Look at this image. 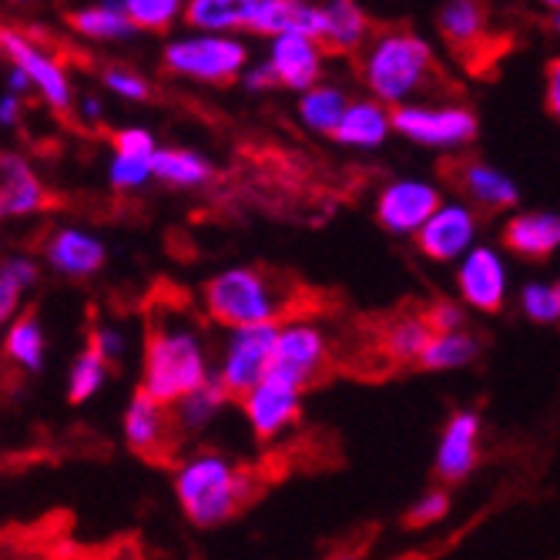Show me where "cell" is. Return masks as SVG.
I'll return each mask as SVG.
<instances>
[{"mask_svg":"<svg viewBox=\"0 0 560 560\" xmlns=\"http://www.w3.org/2000/svg\"><path fill=\"white\" fill-rule=\"evenodd\" d=\"M209 380H212L209 349L198 326L172 313L151 319L144 336V373L138 393L172 410L178 399H185Z\"/></svg>","mask_w":560,"mask_h":560,"instance_id":"obj_1","label":"cell"},{"mask_svg":"<svg viewBox=\"0 0 560 560\" xmlns=\"http://www.w3.org/2000/svg\"><path fill=\"white\" fill-rule=\"evenodd\" d=\"M175 497L195 527H219L248 503L252 477L225 453H191L175 470Z\"/></svg>","mask_w":560,"mask_h":560,"instance_id":"obj_2","label":"cell"},{"mask_svg":"<svg viewBox=\"0 0 560 560\" xmlns=\"http://www.w3.org/2000/svg\"><path fill=\"white\" fill-rule=\"evenodd\" d=\"M433 47L410 31H383L370 40L363 58V81L383 108H402L430 84Z\"/></svg>","mask_w":560,"mask_h":560,"instance_id":"obj_3","label":"cell"},{"mask_svg":"<svg viewBox=\"0 0 560 560\" xmlns=\"http://www.w3.org/2000/svg\"><path fill=\"white\" fill-rule=\"evenodd\" d=\"M206 313L222 329H252V326H279L285 316V295L272 276L259 269H225L206 282L201 292Z\"/></svg>","mask_w":560,"mask_h":560,"instance_id":"obj_4","label":"cell"},{"mask_svg":"<svg viewBox=\"0 0 560 560\" xmlns=\"http://www.w3.org/2000/svg\"><path fill=\"white\" fill-rule=\"evenodd\" d=\"M248 65V47L238 34H188L165 47V68L188 81L229 84Z\"/></svg>","mask_w":560,"mask_h":560,"instance_id":"obj_5","label":"cell"},{"mask_svg":"<svg viewBox=\"0 0 560 560\" xmlns=\"http://www.w3.org/2000/svg\"><path fill=\"white\" fill-rule=\"evenodd\" d=\"M326 360H329V339L316 323H305V319L279 323L269 376H276L302 393L305 386H313L323 376Z\"/></svg>","mask_w":560,"mask_h":560,"instance_id":"obj_6","label":"cell"},{"mask_svg":"<svg viewBox=\"0 0 560 560\" xmlns=\"http://www.w3.org/2000/svg\"><path fill=\"white\" fill-rule=\"evenodd\" d=\"M276 329L279 326H252L235 329L225 339L219 370L212 373L219 386L232 396H245L252 386H259L272 370V349H276Z\"/></svg>","mask_w":560,"mask_h":560,"instance_id":"obj_7","label":"cell"},{"mask_svg":"<svg viewBox=\"0 0 560 560\" xmlns=\"http://www.w3.org/2000/svg\"><path fill=\"white\" fill-rule=\"evenodd\" d=\"M389 121L393 131L427 148H460L470 144L477 135L474 112L460 105H417V101H410V105L393 108Z\"/></svg>","mask_w":560,"mask_h":560,"instance_id":"obj_8","label":"cell"},{"mask_svg":"<svg viewBox=\"0 0 560 560\" xmlns=\"http://www.w3.org/2000/svg\"><path fill=\"white\" fill-rule=\"evenodd\" d=\"M0 50H4L11 58V68H18L31 81V88L50 108H58V112L71 108V78L58 58H50L40 44H34L21 31H0Z\"/></svg>","mask_w":560,"mask_h":560,"instance_id":"obj_9","label":"cell"},{"mask_svg":"<svg viewBox=\"0 0 560 560\" xmlns=\"http://www.w3.org/2000/svg\"><path fill=\"white\" fill-rule=\"evenodd\" d=\"M440 188L420 178H396L376 198V219L393 235H417L440 209Z\"/></svg>","mask_w":560,"mask_h":560,"instance_id":"obj_10","label":"cell"},{"mask_svg":"<svg viewBox=\"0 0 560 560\" xmlns=\"http://www.w3.org/2000/svg\"><path fill=\"white\" fill-rule=\"evenodd\" d=\"M417 245L433 262H456L477 245V215L464 201H440V209L417 232Z\"/></svg>","mask_w":560,"mask_h":560,"instance_id":"obj_11","label":"cell"},{"mask_svg":"<svg viewBox=\"0 0 560 560\" xmlns=\"http://www.w3.org/2000/svg\"><path fill=\"white\" fill-rule=\"evenodd\" d=\"M242 413L259 440H276L289 427L299 423L302 413V393L276 376H266L259 386H252L242 396Z\"/></svg>","mask_w":560,"mask_h":560,"instance_id":"obj_12","label":"cell"},{"mask_svg":"<svg viewBox=\"0 0 560 560\" xmlns=\"http://www.w3.org/2000/svg\"><path fill=\"white\" fill-rule=\"evenodd\" d=\"M266 61L276 71L279 88L305 94V91L316 88L323 81L326 50L316 40H310V37H302L295 31H285V34L269 40V58Z\"/></svg>","mask_w":560,"mask_h":560,"instance_id":"obj_13","label":"cell"},{"mask_svg":"<svg viewBox=\"0 0 560 560\" xmlns=\"http://www.w3.org/2000/svg\"><path fill=\"white\" fill-rule=\"evenodd\" d=\"M456 285L474 310L500 313L506 302V266L500 252L490 245H474L460 262V272H456Z\"/></svg>","mask_w":560,"mask_h":560,"instance_id":"obj_14","label":"cell"},{"mask_svg":"<svg viewBox=\"0 0 560 560\" xmlns=\"http://www.w3.org/2000/svg\"><path fill=\"white\" fill-rule=\"evenodd\" d=\"M44 262L65 279H88L105 269L108 248L88 229H58L44 242Z\"/></svg>","mask_w":560,"mask_h":560,"instance_id":"obj_15","label":"cell"},{"mask_svg":"<svg viewBox=\"0 0 560 560\" xmlns=\"http://www.w3.org/2000/svg\"><path fill=\"white\" fill-rule=\"evenodd\" d=\"M125 440L135 453L141 456H162L172 453V446L178 443V433H175V423H172V413L168 406H159L155 399H148L144 393H135V399L128 402L125 410Z\"/></svg>","mask_w":560,"mask_h":560,"instance_id":"obj_16","label":"cell"},{"mask_svg":"<svg viewBox=\"0 0 560 560\" xmlns=\"http://www.w3.org/2000/svg\"><path fill=\"white\" fill-rule=\"evenodd\" d=\"M480 456V417L474 410L453 413L443 427L440 446H436V474L446 483H456L470 477Z\"/></svg>","mask_w":560,"mask_h":560,"instance_id":"obj_17","label":"cell"},{"mask_svg":"<svg viewBox=\"0 0 560 560\" xmlns=\"http://www.w3.org/2000/svg\"><path fill=\"white\" fill-rule=\"evenodd\" d=\"M47 206V188L34 165L14 151L0 155V219H24Z\"/></svg>","mask_w":560,"mask_h":560,"instance_id":"obj_18","label":"cell"},{"mask_svg":"<svg viewBox=\"0 0 560 560\" xmlns=\"http://www.w3.org/2000/svg\"><path fill=\"white\" fill-rule=\"evenodd\" d=\"M503 245L524 259H550L560 245V215L557 212H524L503 229Z\"/></svg>","mask_w":560,"mask_h":560,"instance_id":"obj_19","label":"cell"},{"mask_svg":"<svg viewBox=\"0 0 560 560\" xmlns=\"http://www.w3.org/2000/svg\"><path fill=\"white\" fill-rule=\"evenodd\" d=\"M389 131H393L389 108H383L373 97H360V101L349 97L332 138L346 148H380L389 138Z\"/></svg>","mask_w":560,"mask_h":560,"instance_id":"obj_20","label":"cell"},{"mask_svg":"<svg viewBox=\"0 0 560 560\" xmlns=\"http://www.w3.org/2000/svg\"><path fill=\"white\" fill-rule=\"evenodd\" d=\"M370 40V18L363 14L360 4L349 0H332V4H319V47L339 50H360Z\"/></svg>","mask_w":560,"mask_h":560,"instance_id":"obj_21","label":"cell"},{"mask_svg":"<svg viewBox=\"0 0 560 560\" xmlns=\"http://www.w3.org/2000/svg\"><path fill=\"white\" fill-rule=\"evenodd\" d=\"M460 185H464V191L477 201V206H483V209H490V212L514 209V206H517V198H521L517 182H514L511 175H506V172L487 165V162H467V165L460 168Z\"/></svg>","mask_w":560,"mask_h":560,"instance_id":"obj_22","label":"cell"},{"mask_svg":"<svg viewBox=\"0 0 560 560\" xmlns=\"http://www.w3.org/2000/svg\"><path fill=\"white\" fill-rule=\"evenodd\" d=\"M151 178H159L172 188H201L215 178V168L206 155L188 148H159L151 155Z\"/></svg>","mask_w":560,"mask_h":560,"instance_id":"obj_23","label":"cell"},{"mask_svg":"<svg viewBox=\"0 0 560 560\" xmlns=\"http://www.w3.org/2000/svg\"><path fill=\"white\" fill-rule=\"evenodd\" d=\"M225 402H229V393L212 376L209 383H201L195 393H188L185 399H178L172 410H168L172 413V423H175V433L178 436H191L198 430H206L222 413Z\"/></svg>","mask_w":560,"mask_h":560,"instance_id":"obj_24","label":"cell"},{"mask_svg":"<svg viewBox=\"0 0 560 560\" xmlns=\"http://www.w3.org/2000/svg\"><path fill=\"white\" fill-rule=\"evenodd\" d=\"M480 355V339L474 332H440L430 336L423 355H420V366L433 370V373H450V370H464L470 366Z\"/></svg>","mask_w":560,"mask_h":560,"instance_id":"obj_25","label":"cell"},{"mask_svg":"<svg viewBox=\"0 0 560 560\" xmlns=\"http://www.w3.org/2000/svg\"><path fill=\"white\" fill-rule=\"evenodd\" d=\"M346 105H349V94L342 88L319 81L316 88H310V91L302 94L299 118H302L305 128L316 131V135H332L339 118H342V112H346Z\"/></svg>","mask_w":560,"mask_h":560,"instance_id":"obj_26","label":"cell"},{"mask_svg":"<svg viewBox=\"0 0 560 560\" xmlns=\"http://www.w3.org/2000/svg\"><path fill=\"white\" fill-rule=\"evenodd\" d=\"M4 360L18 363L27 373H40L44 370V355H47V336L40 329V323L34 316H18L8 326V339L0 346Z\"/></svg>","mask_w":560,"mask_h":560,"instance_id":"obj_27","label":"cell"},{"mask_svg":"<svg viewBox=\"0 0 560 560\" xmlns=\"http://www.w3.org/2000/svg\"><path fill=\"white\" fill-rule=\"evenodd\" d=\"M71 27L91 40H125L135 34V27L128 24L125 18V8L121 0L118 4H112V0H105V4H88V8H78L71 11Z\"/></svg>","mask_w":560,"mask_h":560,"instance_id":"obj_28","label":"cell"},{"mask_svg":"<svg viewBox=\"0 0 560 560\" xmlns=\"http://www.w3.org/2000/svg\"><path fill=\"white\" fill-rule=\"evenodd\" d=\"M430 326L423 319V313H406L399 319H393L383 332V349L393 363H420V355L430 342Z\"/></svg>","mask_w":560,"mask_h":560,"instance_id":"obj_29","label":"cell"},{"mask_svg":"<svg viewBox=\"0 0 560 560\" xmlns=\"http://www.w3.org/2000/svg\"><path fill=\"white\" fill-rule=\"evenodd\" d=\"M40 269L27 256H11L0 259V329H8L18 319L24 292L37 282Z\"/></svg>","mask_w":560,"mask_h":560,"instance_id":"obj_30","label":"cell"},{"mask_svg":"<svg viewBox=\"0 0 560 560\" xmlns=\"http://www.w3.org/2000/svg\"><path fill=\"white\" fill-rule=\"evenodd\" d=\"M295 0H238V31L256 37H279L289 31Z\"/></svg>","mask_w":560,"mask_h":560,"instance_id":"obj_31","label":"cell"},{"mask_svg":"<svg viewBox=\"0 0 560 560\" xmlns=\"http://www.w3.org/2000/svg\"><path fill=\"white\" fill-rule=\"evenodd\" d=\"M440 31L453 44H477L487 31V11L474 0H453V4L440 8Z\"/></svg>","mask_w":560,"mask_h":560,"instance_id":"obj_32","label":"cell"},{"mask_svg":"<svg viewBox=\"0 0 560 560\" xmlns=\"http://www.w3.org/2000/svg\"><path fill=\"white\" fill-rule=\"evenodd\" d=\"M182 21L195 34H235L238 31V0H188Z\"/></svg>","mask_w":560,"mask_h":560,"instance_id":"obj_33","label":"cell"},{"mask_svg":"<svg viewBox=\"0 0 560 560\" xmlns=\"http://www.w3.org/2000/svg\"><path fill=\"white\" fill-rule=\"evenodd\" d=\"M125 18L135 31H168L182 21V0H121Z\"/></svg>","mask_w":560,"mask_h":560,"instance_id":"obj_34","label":"cell"},{"mask_svg":"<svg viewBox=\"0 0 560 560\" xmlns=\"http://www.w3.org/2000/svg\"><path fill=\"white\" fill-rule=\"evenodd\" d=\"M108 380V363L101 360L97 352L84 349L78 360L71 363V373H68V396L71 402H84L91 396H97V389L105 386Z\"/></svg>","mask_w":560,"mask_h":560,"instance_id":"obj_35","label":"cell"},{"mask_svg":"<svg viewBox=\"0 0 560 560\" xmlns=\"http://www.w3.org/2000/svg\"><path fill=\"white\" fill-rule=\"evenodd\" d=\"M521 305L524 313L540 323V326H553L560 319V289L557 282H527L521 292Z\"/></svg>","mask_w":560,"mask_h":560,"instance_id":"obj_36","label":"cell"},{"mask_svg":"<svg viewBox=\"0 0 560 560\" xmlns=\"http://www.w3.org/2000/svg\"><path fill=\"white\" fill-rule=\"evenodd\" d=\"M450 514V493L443 487H433L427 490L417 503H413V511L406 514V524H413V527H430L436 521H443Z\"/></svg>","mask_w":560,"mask_h":560,"instance_id":"obj_37","label":"cell"},{"mask_svg":"<svg viewBox=\"0 0 560 560\" xmlns=\"http://www.w3.org/2000/svg\"><path fill=\"white\" fill-rule=\"evenodd\" d=\"M108 178L118 191H135L141 185L151 182V162H141V159H121L115 155L112 165H108Z\"/></svg>","mask_w":560,"mask_h":560,"instance_id":"obj_38","label":"cell"},{"mask_svg":"<svg viewBox=\"0 0 560 560\" xmlns=\"http://www.w3.org/2000/svg\"><path fill=\"white\" fill-rule=\"evenodd\" d=\"M115 151L121 159H141V162H151V155L159 151V141L148 128H121L115 135Z\"/></svg>","mask_w":560,"mask_h":560,"instance_id":"obj_39","label":"cell"},{"mask_svg":"<svg viewBox=\"0 0 560 560\" xmlns=\"http://www.w3.org/2000/svg\"><path fill=\"white\" fill-rule=\"evenodd\" d=\"M423 319H427V326H430L433 336H440V332H464V329H467L464 305H456V302H450V299L433 302L430 310L423 313Z\"/></svg>","mask_w":560,"mask_h":560,"instance_id":"obj_40","label":"cell"},{"mask_svg":"<svg viewBox=\"0 0 560 560\" xmlns=\"http://www.w3.org/2000/svg\"><path fill=\"white\" fill-rule=\"evenodd\" d=\"M105 84H108V91H115L118 97H125V101H144L148 97V81L141 78V74H135V71H128V68H108L105 71Z\"/></svg>","mask_w":560,"mask_h":560,"instance_id":"obj_41","label":"cell"},{"mask_svg":"<svg viewBox=\"0 0 560 560\" xmlns=\"http://www.w3.org/2000/svg\"><path fill=\"white\" fill-rule=\"evenodd\" d=\"M88 349L97 352L105 363H115V360H121V355H125V332L115 329V326H108V323L105 326H94Z\"/></svg>","mask_w":560,"mask_h":560,"instance_id":"obj_42","label":"cell"},{"mask_svg":"<svg viewBox=\"0 0 560 560\" xmlns=\"http://www.w3.org/2000/svg\"><path fill=\"white\" fill-rule=\"evenodd\" d=\"M242 81H245V88H248V91H272V88H279V81H276V71L269 68V61H262V65H252V68L242 74Z\"/></svg>","mask_w":560,"mask_h":560,"instance_id":"obj_43","label":"cell"},{"mask_svg":"<svg viewBox=\"0 0 560 560\" xmlns=\"http://www.w3.org/2000/svg\"><path fill=\"white\" fill-rule=\"evenodd\" d=\"M547 112L557 118L560 115V65L557 61H550V68H547Z\"/></svg>","mask_w":560,"mask_h":560,"instance_id":"obj_44","label":"cell"},{"mask_svg":"<svg viewBox=\"0 0 560 560\" xmlns=\"http://www.w3.org/2000/svg\"><path fill=\"white\" fill-rule=\"evenodd\" d=\"M21 121V97L14 94H0V125L14 128Z\"/></svg>","mask_w":560,"mask_h":560,"instance_id":"obj_45","label":"cell"},{"mask_svg":"<svg viewBox=\"0 0 560 560\" xmlns=\"http://www.w3.org/2000/svg\"><path fill=\"white\" fill-rule=\"evenodd\" d=\"M27 91H34V88H31V81H27V78H24V74H21L18 68H11V71H8V91H4V94L24 97Z\"/></svg>","mask_w":560,"mask_h":560,"instance_id":"obj_46","label":"cell"},{"mask_svg":"<svg viewBox=\"0 0 560 560\" xmlns=\"http://www.w3.org/2000/svg\"><path fill=\"white\" fill-rule=\"evenodd\" d=\"M101 115H105V108H101V97H84L81 101V118L84 121H101Z\"/></svg>","mask_w":560,"mask_h":560,"instance_id":"obj_47","label":"cell"},{"mask_svg":"<svg viewBox=\"0 0 560 560\" xmlns=\"http://www.w3.org/2000/svg\"><path fill=\"white\" fill-rule=\"evenodd\" d=\"M329 560H360V557H352V553H342V557H329Z\"/></svg>","mask_w":560,"mask_h":560,"instance_id":"obj_48","label":"cell"}]
</instances>
